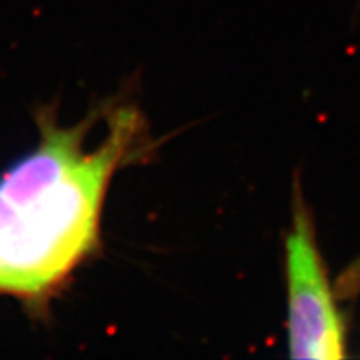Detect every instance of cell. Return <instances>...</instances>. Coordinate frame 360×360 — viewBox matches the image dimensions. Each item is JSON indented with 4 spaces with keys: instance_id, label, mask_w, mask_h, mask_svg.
<instances>
[{
    "instance_id": "2",
    "label": "cell",
    "mask_w": 360,
    "mask_h": 360,
    "mask_svg": "<svg viewBox=\"0 0 360 360\" xmlns=\"http://www.w3.org/2000/svg\"><path fill=\"white\" fill-rule=\"evenodd\" d=\"M283 267L290 357H345L347 328L315 236L312 215L300 193H297L292 227L283 244Z\"/></svg>"
},
{
    "instance_id": "1",
    "label": "cell",
    "mask_w": 360,
    "mask_h": 360,
    "mask_svg": "<svg viewBox=\"0 0 360 360\" xmlns=\"http://www.w3.org/2000/svg\"><path fill=\"white\" fill-rule=\"evenodd\" d=\"M90 125L42 122L39 146L0 177V294H51L96 247L107 188L134 159L142 124L130 107L115 110L87 150Z\"/></svg>"
}]
</instances>
